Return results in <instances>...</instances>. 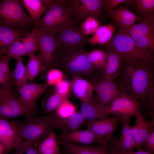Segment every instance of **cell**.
<instances>
[{"mask_svg":"<svg viewBox=\"0 0 154 154\" xmlns=\"http://www.w3.org/2000/svg\"><path fill=\"white\" fill-rule=\"evenodd\" d=\"M10 59L6 55L0 56V86L7 91L12 90L13 84L12 71L9 64Z\"/></svg>","mask_w":154,"mask_h":154,"instance_id":"cell-28","label":"cell"},{"mask_svg":"<svg viewBox=\"0 0 154 154\" xmlns=\"http://www.w3.org/2000/svg\"><path fill=\"white\" fill-rule=\"evenodd\" d=\"M131 117H121L119 121L122 124L121 136L118 139L113 136L114 146L120 152H132L135 148V141L130 125Z\"/></svg>","mask_w":154,"mask_h":154,"instance_id":"cell-16","label":"cell"},{"mask_svg":"<svg viewBox=\"0 0 154 154\" xmlns=\"http://www.w3.org/2000/svg\"><path fill=\"white\" fill-rule=\"evenodd\" d=\"M28 31L0 25V56L5 55L7 49L14 41L20 40Z\"/></svg>","mask_w":154,"mask_h":154,"instance_id":"cell-20","label":"cell"},{"mask_svg":"<svg viewBox=\"0 0 154 154\" xmlns=\"http://www.w3.org/2000/svg\"><path fill=\"white\" fill-rule=\"evenodd\" d=\"M7 92L6 90L1 87H0V102L2 98Z\"/></svg>","mask_w":154,"mask_h":154,"instance_id":"cell-48","label":"cell"},{"mask_svg":"<svg viewBox=\"0 0 154 154\" xmlns=\"http://www.w3.org/2000/svg\"><path fill=\"white\" fill-rule=\"evenodd\" d=\"M64 75L63 73L60 70L56 68H50L45 75L46 83L51 86H54L63 79Z\"/></svg>","mask_w":154,"mask_h":154,"instance_id":"cell-40","label":"cell"},{"mask_svg":"<svg viewBox=\"0 0 154 154\" xmlns=\"http://www.w3.org/2000/svg\"><path fill=\"white\" fill-rule=\"evenodd\" d=\"M87 54L94 68L101 73L106 64L107 52L96 49L90 52H87Z\"/></svg>","mask_w":154,"mask_h":154,"instance_id":"cell-36","label":"cell"},{"mask_svg":"<svg viewBox=\"0 0 154 154\" xmlns=\"http://www.w3.org/2000/svg\"><path fill=\"white\" fill-rule=\"evenodd\" d=\"M72 18L68 0H55L54 4L40 19L36 27L56 34L72 22Z\"/></svg>","mask_w":154,"mask_h":154,"instance_id":"cell-6","label":"cell"},{"mask_svg":"<svg viewBox=\"0 0 154 154\" xmlns=\"http://www.w3.org/2000/svg\"><path fill=\"white\" fill-rule=\"evenodd\" d=\"M91 84L96 93L95 97L96 101L104 107H107L115 98L120 94L111 92L102 86L96 80Z\"/></svg>","mask_w":154,"mask_h":154,"instance_id":"cell-32","label":"cell"},{"mask_svg":"<svg viewBox=\"0 0 154 154\" xmlns=\"http://www.w3.org/2000/svg\"><path fill=\"white\" fill-rule=\"evenodd\" d=\"M85 118L80 111L65 119L60 118V128L62 133L77 131L84 124Z\"/></svg>","mask_w":154,"mask_h":154,"instance_id":"cell-29","label":"cell"},{"mask_svg":"<svg viewBox=\"0 0 154 154\" xmlns=\"http://www.w3.org/2000/svg\"><path fill=\"white\" fill-rule=\"evenodd\" d=\"M22 4V0H2L0 3V25L27 31L32 26L35 27Z\"/></svg>","mask_w":154,"mask_h":154,"instance_id":"cell-5","label":"cell"},{"mask_svg":"<svg viewBox=\"0 0 154 154\" xmlns=\"http://www.w3.org/2000/svg\"><path fill=\"white\" fill-rule=\"evenodd\" d=\"M50 86L46 83L28 82L17 89L19 94L18 98L21 102L27 108L37 110V100Z\"/></svg>","mask_w":154,"mask_h":154,"instance_id":"cell-14","label":"cell"},{"mask_svg":"<svg viewBox=\"0 0 154 154\" xmlns=\"http://www.w3.org/2000/svg\"><path fill=\"white\" fill-rule=\"evenodd\" d=\"M145 106L146 113L149 117L154 119V81L152 82L147 96Z\"/></svg>","mask_w":154,"mask_h":154,"instance_id":"cell-43","label":"cell"},{"mask_svg":"<svg viewBox=\"0 0 154 154\" xmlns=\"http://www.w3.org/2000/svg\"><path fill=\"white\" fill-rule=\"evenodd\" d=\"M125 61V64L123 66L121 65L120 74L117 78L119 79V81L116 82L141 106V104L147 102L154 80L153 60Z\"/></svg>","mask_w":154,"mask_h":154,"instance_id":"cell-1","label":"cell"},{"mask_svg":"<svg viewBox=\"0 0 154 154\" xmlns=\"http://www.w3.org/2000/svg\"><path fill=\"white\" fill-rule=\"evenodd\" d=\"M37 28L39 55L41 58L45 70V76L50 69L54 52L56 49L55 34L43 29Z\"/></svg>","mask_w":154,"mask_h":154,"instance_id":"cell-11","label":"cell"},{"mask_svg":"<svg viewBox=\"0 0 154 154\" xmlns=\"http://www.w3.org/2000/svg\"><path fill=\"white\" fill-rule=\"evenodd\" d=\"M120 117H112L108 115L98 119L88 120L87 129L104 139L108 140L113 136L117 129Z\"/></svg>","mask_w":154,"mask_h":154,"instance_id":"cell-15","label":"cell"},{"mask_svg":"<svg viewBox=\"0 0 154 154\" xmlns=\"http://www.w3.org/2000/svg\"><path fill=\"white\" fill-rule=\"evenodd\" d=\"M119 28L129 36L140 47L153 53L154 16L142 19L139 23L125 27L116 23Z\"/></svg>","mask_w":154,"mask_h":154,"instance_id":"cell-7","label":"cell"},{"mask_svg":"<svg viewBox=\"0 0 154 154\" xmlns=\"http://www.w3.org/2000/svg\"><path fill=\"white\" fill-rule=\"evenodd\" d=\"M53 131L41 141L33 144L39 154H60V151L56 137Z\"/></svg>","mask_w":154,"mask_h":154,"instance_id":"cell-26","label":"cell"},{"mask_svg":"<svg viewBox=\"0 0 154 154\" xmlns=\"http://www.w3.org/2000/svg\"><path fill=\"white\" fill-rule=\"evenodd\" d=\"M57 140L58 144L64 147L69 154H110L107 140L98 146L80 145L57 139Z\"/></svg>","mask_w":154,"mask_h":154,"instance_id":"cell-19","label":"cell"},{"mask_svg":"<svg viewBox=\"0 0 154 154\" xmlns=\"http://www.w3.org/2000/svg\"><path fill=\"white\" fill-rule=\"evenodd\" d=\"M135 116V123L131 127L135 141V148L140 150H142L143 142L148 137L151 129L154 127V119L150 121H147L140 110Z\"/></svg>","mask_w":154,"mask_h":154,"instance_id":"cell-17","label":"cell"},{"mask_svg":"<svg viewBox=\"0 0 154 154\" xmlns=\"http://www.w3.org/2000/svg\"><path fill=\"white\" fill-rule=\"evenodd\" d=\"M70 83L74 94L82 102L89 101L91 99L94 87L88 80L80 77H76L72 79Z\"/></svg>","mask_w":154,"mask_h":154,"instance_id":"cell-24","label":"cell"},{"mask_svg":"<svg viewBox=\"0 0 154 154\" xmlns=\"http://www.w3.org/2000/svg\"><path fill=\"white\" fill-rule=\"evenodd\" d=\"M17 126L13 122H10L0 117V143L3 147V154H9L23 141L18 133Z\"/></svg>","mask_w":154,"mask_h":154,"instance_id":"cell-13","label":"cell"},{"mask_svg":"<svg viewBox=\"0 0 154 154\" xmlns=\"http://www.w3.org/2000/svg\"><path fill=\"white\" fill-rule=\"evenodd\" d=\"M108 147L110 154H120L114 145L112 138L108 140Z\"/></svg>","mask_w":154,"mask_h":154,"instance_id":"cell-46","label":"cell"},{"mask_svg":"<svg viewBox=\"0 0 154 154\" xmlns=\"http://www.w3.org/2000/svg\"><path fill=\"white\" fill-rule=\"evenodd\" d=\"M4 148L3 146L0 143V154H3Z\"/></svg>","mask_w":154,"mask_h":154,"instance_id":"cell-49","label":"cell"},{"mask_svg":"<svg viewBox=\"0 0 154 154\" xmlns=\"http://www.w3.org/2000/svg\"><path fill=\"white\" fill-rule=\"evenodd\" d=\"M20 41L26 49L27 55L29 58L35 55L36 52L38 50L37 28L25 34Z\"/></svg>","mask_w":154,"mask_h":154,"instance_id":"cell-33","label":"cell"},{"mask_svg":"<svg viewBox=\"0 0 154 154\" xmlns=\"http://www.w3.org/2000/svg\"><path fill=\"white\" fill-rule=\"evenodd\" d=\"M17 60V63L14 70L12 71L13 84L18 88L28 83V74L26 66L22 57Z\"/></svg>","mask_w":154,"mask_h":154,"instance_id":"cell-30","label":"cell"},{"mask_svg":"<svg viewBox=\"0 0 154 154\" xmlns=\"http://www.w3.org/2000/svg\"><path fill=\"white\" fill-rule=\"evenodd\" d=\"M107 53L106 64L100 77L106 80H114L120 74L122 58L119 55L114 52L109 51Z\"/></svg>","mask_w":154,"mask_h":154,"instance_id":"cell-22","label":"cell"},{"mask_svg":"<svg viewBox=\"0 0 154 154\" xmlns=\"http://www.w3.org/2000/svg\"><path fill=\"white\" fill-rule=\"evenodd\" d=\"M110 18L116 23L125 27H129L136 22H140L141 18L131 12L125 6L120 5L109 12Z\"/></svg>","mask_w":154,"mask_h":154,"instance_id":"cell-21","label":"cell"},{"mask_svg":"<svg viewBox=\"0 0 154 154\" xmlns=\"http://www.w3.org/2000/svg\"><path fill=\"white\" fill-rule=\"evenodd\" d=\"M54 86V90L56 92L61 96L70 98L72 90L70 82L63 79Z\"/></svg>","mask_w":154,"mask_h":154,"instance_id":"cell-41","label":"cell"},{"mask_svg":"<svg viewBox=\"0 0 154 154\" xmlns=\"http://www.w3.org/2000/svg\"><path fill=\"white\" fill-rule=\"evenodd\" d=\"M60 154H69L68 152H67L66 151H64L63 152H62L61 153H60Z\"/></svg>","mask_w":154,"mask_h":154,"instance_id":"cell-50","label":"cell"},{"mask_svg":"<svg viewBox=\"0 0 154 154\" xmlns=\"http://www.w3.org/2000/svg\"><path fill=\"white\" fill-rule=\"evenodd\" d=\"M22 1L36 28L41 17L46 13L48 10L42 0H22Z\"/></svg>","mask_w":154,"mask_h":154,"instance_id":"cell-27","label":"cell"},{"mask_svg":"<svg viewBox=\"0 0 154 154\" xmlns=\"http://www.w3.org/2000/svg\"><path fill=\"white\" fill-rule=\"evenodd\" d=\"M12 154H39L33 145L26 141H23L20 145L15 149Z\"/></svg>","mask_w":154,"mask_h":154,"instance_id":"cell-42","label":"cell"},{"mask_svg":"<svg viewBox=\"0 0 154 154\" xmlns=\"http://www.w3.org/2000/svg\"><path fill=\"white\" fill-rule=\"evenodd\" d=\"M56 48L62 47L84 46L88 39L80 29L72 22L55 34Z\"/></svg>","mask_w":154,"mask_h":154,"instance_id":"cell-12","label":"cell"},{"mask_svg":"<svg viewBox=\"0 0 154 154\" xmlns=\"http://www.w3.org/2000/svg\"><path fill=\"white\" fill-rule=\"evenodd\" d=\"M100 26L99 21L94 17L86 19L82 23L81 30L85 36L94 34Z\"/></svg>","mask_w":154,"mask_h":154,"instance_id":"cell-38","label":"cell"},{"mask_svg":"<svg viewBox=\"0 0 154 154\" xmlns=\"http://www.w3.org/2000/svg\"><path fill=\"white\" fill-rule=\"evenodd\" d=\"M116 29L112 24L100 26L93 35L88 38L87 43L93 45L97 44L104 45L111 39Z\"/></svg>","mask_w":154,"mask_h":154,"instance_id":"cell-25","label":"cell"},{"mask_svg":"<svg viewBox=\"0 0 154 154\" xmlns=\"http://www.w3.org/2000/svg\"><path fill=\"white\" fill-rule=\"evenodd\" d=\"M56 137L57 139L68 142L89 145L95 143L100 144L106 140L88 129L62 133L57 135Z\"/></svg>","mask_w":154,"mask_h":154,"instance_id":"cell-18","label":"cell"},{"mask_svg":"<svg viewBox=\"0 0 154 154\" xmlns=\"http://www.w3.org/2000/svg\"><path fill=\"white\" fill-rule=\"evenodd\" d=\"M119 151L120 154H154L151 153L146 151H143L142 150H137V151L134 152L133 151L129 152H120L119 151Z\"/></svg>","mask_w":154,"mask_h":154,"instance_id":"cell-47","label":"cell"},{"mask_svg":"<svg viewBox=\"0 0 154 154\" xmlns=\"http://www.w3.org/2000/svg\"><path fill=\"white\" fill-rule=\"evenodd\" d=\"M132 0H104V8L108 12L122 3L129 4Z\"/></svg>","mask_w":154,"mask_h":154,"instance_id":"cell-45","label":"cell"},{"mask_svg":"<svg viewBox=\"0 0 154 154\" xmlns=\"http://www.w3.org/2000/svg\"><path fill=\"white\" fill-rule=\"evenodd\" d=\"M55 112L59 117L65 119L76 112V108L69 100H66L60 105Z\"/></svg>","mask_w":154,"mask_h":154,"instance_id":"cell-39","label":"cell"},{"mask_svg":"<svg viewBox=\"0 0 154 154\" xmlns=\"http://www.w3.org/2000/svg\"><path fill=\"white\" fill-rule=\"evenodd\" d=\"M54 90L51 93L46 94L41 102L44 113H49L54 111L63 102L70 99L58 94Z\"/></svg>","mask_w":154,"mask_h":154,"instance_id":"cell-31","label":"cell"},{"mask_svg":"<svg viewBox=\"0 0 154 154\" xmlns=\"http://www.w3.org/2000/svg\"><path fill=\"white\" fill-rule=\"evenodd\" d=\"M5 55L10 58H14L16 59L24 55H27L26 49L20 40H16L7 48Z\"/></svg>","mask_w":154,"mask_h":154,"instance_id":"cell-37","label":"cell"},{"mask_svg":"<svg viewBox=\"0 0 154 154\" xmlns=\"http://www.w3.org/2000/svg\"><path fill=\"white\" fill-rule=\"evenodd\" d=\"M68 3L72 12V21L77 25L86 18L94 17L104 19L102 10L104 0H70Z\"/></svg>","mask_w":154,"mask_h":154,"instance_id":"cell-8","label":"cell"},{"mask_svg":"<svg viewBox=\"0 0 154 154\" xmlns=\"http://www.w3.org/2000/svg\"><path fill=\"white\" fill-rule=\"evenodd\" d=\"M25 117L17 126L18 133L23 140L33 145L45 139L54 129L60 128V118L54 111L46 116L33 114Z\"/></svg>","mask_w":154,"mask_h":154,"instance_id":"cell-3","label":"cell"},{"mask_svg":"<svg viewBox=\"0 0 154 154\" xmlns=\"http://www.w3.org/2000/svg\"><path fill=\"white\" fill-rule=\"evenodd\" d=\"M80 112L88 120L100 118L109 114L107 108L100 105L93 95L89 101L82 102Z\"/></svg>","mask_w":154,"mask_h":154,"instance_id":"cell-23","label":"cell"},{"mask_svg":"<svg viewBox=\"0 0 154 154\" xmlns=\"http://www.w3.org/2000/svg\"><path fill=\"white\" fill-rule=\"evenodd\" d=\"M27 72L29 80L33 81L40 73L45 70L41 57L39 56H33L30 57L26 66Z\"/></svg>","mask_w":154,"mask_h":154,"instance_id":"cell-35","label":"cell"},{"mask_svg":"<svg viewBox=\"0 0 154 154\" xmlns=\"http://www.w3.org/2000/svg\"><path fill=\"white\" fill-rule=\"evenodd\" d=\"M142 147L144 151L151 153H154V128H152L147 137L143 142Z\"/></svg>","mask_w":154,"mask_h":154,"instance_id":"cell-44","label":"cell"},{"mask_svg":"<svg viewBox=\"0 0 154 154\" xmlns=\"http://www.w3.org/2000/svg\"><path fill=\"white\" fill-rule=\"evenodd\" d=\"M38 110L29 109L20 101L12 90L7 91L0 102V117L13 118L36 114Z\"/></svg>","mask_w":154,"mask_h":154,"instance_id":"cell-9","label":"cell"},{"mask_svg":"<svg viewBox=\"0 0 154 154\" xmlns=\"http://www.w3.org/2000/svg\"><path fill=\"white\" fill-rule=\"evenodd\" d=\"M140 107L138 102L125 92L115 98L106 107L109 114L120 118L135 115Z\"/></svg>","mask_w":154,"mask_h":154,"instance_id":"cell-10","label":"cell"},{"mask_svg":"<svg viewBox=\"0 0 154 154\" xmlns=\"http://www.w3.org/2000/svg\"><path fill=\"white\" fill-rule=\"evenodd\" d=\"M119 28L110 40L104 45L106 49L117 53L122 60L127 62L153 60V53L139 47L129 36Z\"/></svg>","mask_w":154,"mask_h":154,"instance_id":"cell-4","label":"cell"},{"mask_svg":"<svg viewBox=\"0 0 154 154\" xmlns=\"http://www.w3.org/2000/svg\"><path fill=\"white\" fill-rule=\"evenodd\" d=\"M129 4L133 5L142 19L154 16V0H132Z\"/></svg>","mask_w":154,"mask_h":154,"instance_id":"cell-34","label":"cell"},{"mask_svg":"<svg viewBox=\"0 0 154 154\" xmlns=\"http://www.w3.org/2000/svg\"><path fill=\"white\" fill-rule=\"evenodd\" d=\"M58 69L72 79L84 77L91 83L100 77L101 73L92 65L84 46L56 48L50 68Z\"/></svg>","mask_w":154,"mask_h":154,"instance_id":"cell-2","label":"cell"}]
</instances>
